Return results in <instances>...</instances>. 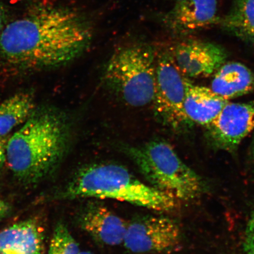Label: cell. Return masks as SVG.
Masks as SVG:
<instances>
[{
  "label": "cell",
  "mask_w": 254,
  "mask_h": 254,
  "mask_svg": "<svg viewBox=\"0 0 254 254\" xmlns=\"http://www.w3.org/2000/svg\"><path fill=\"white\" fill-rule=\"evenodd\" d=\"M91 39L90 26L80 15L65 8H43L2 30L0 52L14 65L52 67L80 55Z\"/></svg>",
  "instance_id": "cell-1"
},
{
  "label": "cell",
  "mask_w": 254,
  "mask_h": 254,
  "mask_svg": "<svg viewBox=\"0 0 254 254\" xmlns=\"http://www.w3.org/2000/svg\"><path fill=\"white\" fill-rule=\"evenodd\" d=\"M70 132L69 122L62 113L52 109L35 110L7 142L9 168L24 182H39L64 156Z\"/></svg>",
  "instance_id": "cell-2"
},
{
  "label": "cell",
  "mask_w": 254,
  "mask_h": 254,
  "mask_svg": "<svg viewBox=\"0 0 254 254\" xmlns=\"http://www.w3.org/2000/svg\"><path fill=\"white\" fill-rule=\"evenodd\" d=\"M66 199L95 198L127 202L158 212L174 210L173 196L142 183L128 169L113 163L88 165L78 170L63 193Z\"/></svg>",
  "instance_id": "cell-3"
},
{
  "label": "cell",
  "mask_w": 254,
  "mask_h": 254,
  "mask_svg": "<svg viewBox=\"0 0 254 254\" xmlns=\"http://www.w3.org/2000/svg\"><path fill=\"white\" fill-rule=\"evenodd\" d=\"M122 150L148 185L179 202L192 201L204 192L201 177L184 163L168 142L153 140L141 145H123Z\"/></svg>",
  "instance_id": "cell-4"
},
{
  "label": "cell",
  "mask_w": 254,
  "mask_h": 254,
  "mask_svg": "<svg viewBox=\"0 0 254 254\" xmlns=\"http://www.w3.org/2000/svg\"><path fill=\"white\" fill-rule=\"evenodd\" d=\"M157 62L156 50L149 44L121 48L105 68L104 84L128 106H147L154 100Z\"/></svg>",
  "instance_id": "cell-5"
},
{
  "label": "cell",
  "mask_w": 254,
  "mask_h": 254,
  "mask_svg": "<svg viewBox=\"0 0 254 254\" xmlns=\"http://www.w3.org/2000/svg\"><path fill=\"white\" fill-rule=\"evenodd\" d=\"M186 78L177 68L170 52L157 55L156 82L153 104L160 123L180 131L192 126L184 111Z\"/></svg>",
  "instance_id": "cell-6"
},
{
  "label": "cell",
  "mask_w": 254,
  "mask_h": 254,
  "mask_svg": "<svg viewBox=\"0 0 254 254\" xmlns=\"http://www.w3.org/2000/svg\"><path fill=\"white\" fill-rule=\"evenodd\" d=\"M181 242L180 228L173 220L147 215L127 225L123 244L133 253L170 254L179 250Z\"/></svg>",
  "instance_id": "cell-7"
},
{
  "label": "cell",
  "mask_w": 254,
  "mask_h": 254,
  "mask_svg": "<svg viewBox=\"0 0 254 254\" xmlns=\"http://www.w3.org/2000/svg\"><path fill=\"white\" fill-rule=\"evenodd\" d=\"M206 128L209 138L216 148L234 151L254 129V101L228 102Z\"/></svg>",
  "instance_id": "cell-8"
},
{
  "label": "cell",
  "mask_w": 254,
  "mask_h": 254,
  "mask_svg": "<svg viewBox=\"0 0 254 254\" xmlns=\"http://www.w3.org/2000/svg\"><path fill=\"white\" fill-rule=\"evenodd\" d=\"M170 53L177 68L187 78H204L214 74L228 58L224 48L197 40L182 41Z\"/></svg>",
  "instance_id": "cell-9"
},
{
  "label": "cell",
  "mask_w": 254,
  "mask_h": 254,
  "mask_svg": "<svg viewBox=\"0 0 254 254\" xmlns=\"http://www.w3.org/2000/svg\"><path fill=\"white\" fill-rule=\"evenodd\" d=\"M220 22L218 0H177L165 18L170 30L183 34L205 29Z\"/></svg>",
  "instance_id": "cell-10"
},
{
  "label": "cell",
  "mask_w": 254,
  "mask_h": 254,
  "mask_svg": "<svg viewBox=\"0 0 254 254\" xmlns=\"http://www.w3.org/2000/svg\"><path fill=\"white\" fill-rule=\"evenodd\" d=\"M82 229L103 245L119 246L123 244L127 225L122 218L103 205L90 203L79 217Z\"/></svg>",
  "instance_id": "cell-11"
},
{
  "label": "cell",
  "mask_w": 254,
  "mask_h": 254,
  "mask_svg": "<svg viewBox=\"0 0 254 254\" xmlns=\"http://www.w3.org/2000/svg\"><path fill=\"white\" fill-rule=\"evenodd\" d=\"M44 230L36 219L17 222L0 232V254H42Z\"/></svg>",
  "instance_id": "cell-12"
},
{
  "label": "cell",
  "mask_w": 254,
  "mask_h": 254,
  "mask_svg": "<svg viewBox=\"0 0 254 254\" xmlns=\"http://www.w3.org/2000/svg\"><path fill=\"white\" fill-rule=\"evenodd\" d=\"M184 111L192 123L207 127L217 118L229 101L215 94L211 88L193 84L186 78Z\"/></svg>",
  "instance_id": "cell-13"
},
{
  "label": "cell",
  "mask_w": 254,
  "mask_h": 254,
  "mask_svg": "<svg viewBox=\"0 0 254 254\" xmlns=\"http://www.w3.org/2000/svg\"><path fill=\"white\" fill-rule=\"evenodd\" d=\"M210 88L229 101L254 90V74L242 63H225L215 73Z\"/></svg>",
  "instance_id": "cell-14"
},
{
  "label": "cell",
  "mask_w": 254,
  "mask_h": 254,
  "mask_svg": "<svg viewBox=\"0 0 254 254\" xmlns=\"http://www.w3.org/2000/svg\"><path fill=\"white\" fill-rule=\"evenodd\" d=\"M35 111L33 95L21 92L0 104V137L24 123Z\"/></svg>",
  "instance_id": "cell-15"
},
{
  "label": "cell",
  "mask_w": 254,
  "mask_h": 254,
  "mask_svg": "<svg viewBox=\"0 0 254 254\" xmlns=\"http://www.w3.org/2000/svg\"><path fill=\"white\" fill-rule=\"evenodd\" d=\"M220 24L235 36L254 43V0H234Z\"/></svg>",
  "instance_id": "cell-16"
},
{
  "label": "cell",
  "mask_w": 254,
  "mask_h": 254,
  "mask_svg": "<svg viewBox=\"0 0 254 254\" xmlns=\"http://www.w3.org/2000/svg\"><path fill=\"white\" fill-rule=\"evenodd\" d=\"M79 253L77 241L64 225L59 224L54 231L48 254H78Z\"/></svg>",
  "instance_id": "cell-17"
},
{
  "label": "cell",
  "mask_w": 254,
  "mask_h": 254,
  "mask_svg": "<svg viewBox=\"0 0 254 254\" xmlns=\"http://www.w3.org/2000/svg\"><path fill=\"white\" fill-rule=\"evenodd\" d=\"M244 247L247 254H254V211L247 225Z\"/></svg>",
  "instance_id": "cell-18"
},
{
  "label": "cell",
  "mask_w": 254,
  "mask_h": 254,
  "mask_svg": "<svg viewBox=\"0 0 254 254\" xmlns=\"http://www.w3.org/2000/svg\"><path fill=\"white\" fill-rule=\"evenodd\" d=\"M6 146L7 143H5L2 137H0V166L6 161Z\"/></svg>",
  "instance_id": "cell-19"
},
{
  "label": "cell",
  "mask_w": 254,
  "mask_h": 254,
  "mask_svg": "<svg viewBox=\"0 0 254 254\" xmlns=\"http://www.w3.org/2000/svg\"><path fill=\"white\" fill-rule=\"evenodd\" d=\"M9 209V206L7 203L0 199V221L8 214Z\"/></svg>",
  "instance_id": "cell-20"
},
{
  "label": "cell",
  "mask_w": 254,
  "mask_h": 254,
  "mask_svg": "<svg viewBox=\"0 0 254 254\" xmlns=\"http://www.w3.org/2000/svg\"><path fill=\"white\" fill-rule=\"evenodd\" d=\"M2 12L1 10V7H0V33L2 31Z\"/></svg>",
  "instance_id": "cell-21"
},
{
  "label": "cell",
  "mask_w": 254,
  "mask_h": 254,
  "mask_svg": "<svg viewBox=\"0 0 254 254\" xmlns=\"http://www.w3.org/2000/svg\"><path fill=\"white\" fill-rule=\"evenodd\" d=\"M252 155L253 157L254 158V139L252 144Z\"/></svg>",
  "instance_id": "cell-22"
},
{
  "label": "cell",
  "mask_w": 254,
  "mask_h": 254,
  "mask_svg": "<svg viewBox=\"0 0 254 254\" xmlns=\"http://www.w3.org/2000/svg\"><path fill=\"white\" fill-rule=\"evenodd\" d=\"M78 254H93L91 253V252H79V253Z\"/></svg>",
  "instance_id": "cell-23"
},
{
  "label": "cell",
  "mask_w": 254,
  "mask_h": 254,
  "mask_svg": "<svg viewBox=\"0 0 254 254\" xmlns=\"http://www.w3.org/2000/svg\"><path fill=\"white\" fill-rule=\"evenodd\" d=\"M176 1H177V0H176Z\"/></svg>",
  "instance_id": "cell-24"
}]
</instances>
